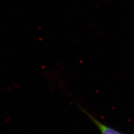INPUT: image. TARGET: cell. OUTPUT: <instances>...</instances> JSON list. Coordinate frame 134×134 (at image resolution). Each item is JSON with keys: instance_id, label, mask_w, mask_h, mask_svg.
Wrapping results in <instances>:
<instances>
[{"instance_id": "6da1fadb", "label": "cell", "mask_w": 134, "mask_h": 134, "mask_svg": "<svg viewBox=\"0 0 134 134\" xmlns=\"http://www.w3.org/2000/svg\"><path fill=\"white\" fill-rule=\"evenodd\" d=\"M77 104L79 108L80 109L84 114H85L91 120L92 122L95 125V126L97 127L100 133L101 134H124L119 131L118 130H117L108 126L107 125L101 122L93 115H92L86 110H85V108H83L81 106H80L78 104Z\"/></svg>"}]
</instances>
